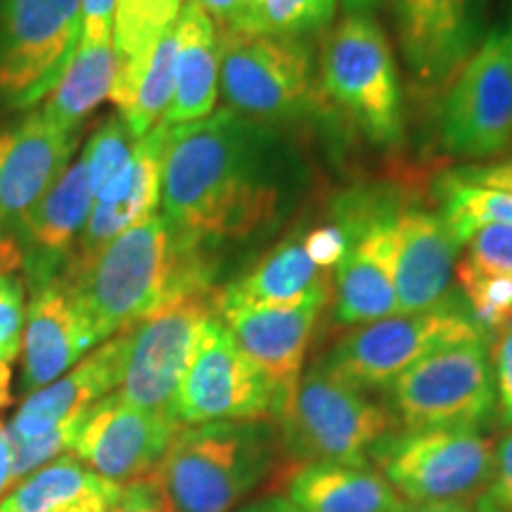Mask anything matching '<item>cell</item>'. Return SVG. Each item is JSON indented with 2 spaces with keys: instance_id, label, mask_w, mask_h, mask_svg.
Returning a JSON list of instances; mask_svg holds the SVG:
<instances>
[{
  "instance_id": "obj_33",
  "label": "cell",
  "mask_w": 512,
  "mask_h": 512,
  "mask_svg": "<svg viewBox=\"0 0 512 512\" xmlns=\"http://www.w3.org/2000/svg\"><path fill=\"white\" fill-rule=\"evenodd\" d=\"M136 143L138 140L133 138L131 131H128L121 114L105 119V124L98 126V131L93 133L91 140L83 147L81 155L83 162L88 166V178H91V188L95 197H98L100 192L124 171Z\"/></svg>"
},
{
  "instance_id": "obj_14",
  "label": "cell",
  "mask_w": 512,
  "mask_h": 512,
  "mask_svg": "<svg viewBox=\"0 0 512 512\" xmlns=\"http://www.w3.org/2000/svg\"><path fill=\"white\" fill-rule=\"evenodd\" d=\"M330 290L328 280L304 299L287 306L228 304L216 299V313L235 337L242 354L271 382L285 403L302 377L313 328L328 304Z\"/></svg>"
},
{
  "instance_id": "obj_46",
  "label": "cell",
  "mask_w": 512,
  "mask_h": 512,
  "mask_svg": "<svg viewBox=\"0 0 512 512\" xmlns=\"http://www.w3.org/2000/svg\"><path fill=\"white\" fill-rule=\"evenodd\" d=\"M12 401V370L0 363V411L8 408Z\"/></svg>"
},
{
  "instance_id": "obj_4",
  "label": "cell",
  "mask_w": 512,
  "mask_h": 512,
  "mask_svg": "<svg viewBox=\"0 0 512 512\" xmlns=\"http://www.w3.org/2000/svg\"><path fill=\"white\" fill-rule=\"evenodd\" d=\"M280 448L290 465H370L375 451L396 434L392 411L316 363L302 373L280 413Z\"/></svg>"
},
{
  "instance_id": "obj_37",
  "label": "cell",
  "mask_w": 512,
  "mask_h": 512,
  "mask_svg": "<svg viewBox=\"0 0 512 512\" xmlns=\"http://www.w3.org/2000/svg\"><path fill=\"white\" fill-rule=\"evenodd\" d=\"M219 34L268 36L259 0H197Z\"/></svg>"
},
{
  "instance_id": "obj_7",
  "label": "cell",
  "mask_w": 512,
  "mask_h": 512,
  "mask_svg": "<svg viewBox=\"0 0 512 512\" xmlns=\"http://www.w3.org/2000/svg\"><path fill=\"white\" fill-rule=\"evenodd\" d=\"M214 316L216 292L202 285L174 294L128 328L126 366L117 389L121 399L140 411L176 420L178 387L204 325Z\"/></svg>"
},
{
  "instance_id": "obj_30",
  "label": "cell",
  "mask_w": 512,
  "mask_h": 512,
  "mask_svg": "<svg viewBox=\"0 0 512 512\" xmlns=\"http://www.w3.org/2000/svg\"><path fill=\"white\" fill-rule=\"evenodd\" d=\"M174 64L176 24L159 36L143 74L138 76L136 86L128 95L124 110H119L121 119L126 121L128 131L133 133L136 140L147 136L157 124H162L171 98H174Z\"/></svg>"
},
{
  "instance_id": "obj_26",
  "label": "cell",
  "mask_w": 512,
  "mask_h": 512,
  "mask_svg": "<svg viewBox=\"0 0 512 512\" xmlns=\"http://www.w3.org/2000/svg\"><path fill=\"white\" fill-rule=\"evenodd\" d=\"M121 498L124 486L76 456H60L12 486L0 498V512H112Z\"/></svg>"
},
{
  "instance_id": "obj_2",
  "label": "cell",
  "mask_w": 512,
  "mask_h": 512,
  "mask_svg": "<svg viewBox=\"0 0 512 512\" xmlns=\"http://www.w3.org/2000/svg\"><path fill=\"white\" fill-rule=\"evenodd\" d=\"M64 275L72 280L102 342L133 328L174 294L211 285L204 254L185 247L159 211L124 230L83 264L69 261Z\"/></svg>"
},
{
  "instance_id": "obj_6",
  "label": "cell",
  "mask_w": 512,
  "mask_h": 512,
  "mask_svg": "<svg viewBox=\"0 0 512 512\" xmlns=\"http://www.w3.org/2000/svg\"><path fill=\"white\" fill-rule=\"evenodd\" d=\"M320 83L377 145L401 140V86L387 36L370 15H347L320 50Z\"/></svg>"
},
{
  "instance_id": "obj_27",
  "label": "cell",
  "mask_w": 512,
  "mask_h": 512,
  "mask_svg": "<svg viewBox=\"0 0 512 512\" xmlns=\"http://www.w3.org/2000/svg\"><path fill=\"white\" fill-rule=\"evenodd\" d=\"M328 271L316 266L304 240H285L273 247L252 271L216 292L219 302L249 306H287L328 283Z\"/></svg>"
},
{
  "instance_id": "obj_41",
  "label": "cell",
  "mask_w": 512,
  "mask_h": 512,
  "mask_svg": "<svg viewBox=\"0 0 512 512\" xmlns=\"http://www.w3.org/2000/svg\"><path fill=\"white\" fill-rule=\"evenodd\" d=\"M456 181L479 185V188H491L510 192L512 195V159H505V162H494V164H470L463 166V169L448 174Z\"/></svg>"
},
{
  "instance_id": "obj_15",
  "label": "cell",
  "mask_w": 512,
  "mask_h": 512,
  "mask_svg": "<svg viewBox=\"0 0 512 512\" xmlns=\"http://www.w3.org/2000/svg\"><path fill=\"white\" fill-rule=\"evenodd\" d=\"M181 427L164 415L140 411L114 392L86 413L72 453L93 472L126 486L155 470Z\"/></svg>"
},
{
  "instance_id": "obj_22",
  "label": "cell",
  "mask_w": 512,
  "mask_h": 512,
  "mask_svg": "<svg viewBox=\"0 0 512 512\" xmlns=\"http://www.w3.org/2000/svg\"><path fill=\"white\" fill-rule=\"evenodd\" d=\"M482 0H394L396 31L411 72L444 81L467 60Z\"/></svg>"
},
{
  "instance_id": "obj_5",
  "label": "cell",
  "mask_w": 512,
  "mask_h": 512,
  "mask_svg": "<svg viewBox=\"0 0 512 512\" xmlns=\"http://www.w3.org/2000/svg\"><path fill=\"white\" fill-rule=\"evenodd\" d=\"M396 425L406 432L479 430L496 420L489 339L432 351L387 387Z\"/></svg>"
},
{
  "instance_id": "obj_36",
  "label": "cell",
  "mask_w": 512,
  "mask_h": 512,
  "mask_svg": "<svg viewBox=\"0 0 512 512\" xmlns=\"http://www.w3.org/2000/svg\"><path fill=\"white\" fill-rule=\"evenodd\" d=\"M463 264L477 271L512 275V226L486 223L479 226L465 242Z\"/></svg>"
},
{
  "instance_id": "obj_1",
  "label": "cell",
  "mask_w": 512,
  "mask_h": 512,
  "mask_svg": "<svg viewBox=\"0 0 512 512\" xmlns=\"http://www.w3.org/2000/svg\"><path fill=\"white\" fill-rule=\"evenodd\" d=\"M252 128L230 110L171 126L162 169V216L190 249L245 238L268 221L273 190L254 178Z\"/></svg>"
},
{
  "instance_id": "obj_16",
  "label": "cell",
  "mask_w": 512,
  "mask_h": 512,
  "mask_svg": "<svg viewBox=\"0 0 512 512\" xmlns=\"http://www.w3.org/2000/svg\"><path fill=\"white\" fill-rule=\"evenodd\" d=\"M102 344L91 316L83 309L72 280L64 275L31 292L22 337L24 396L55 382L83 356Z\"/></svg>"
},
{
  "instance_id": "obj_13",
  "label": "cell",
  "mask_w": 512,
  "mask_h": 512,
  "mask_svg": "<svg viewBox=\"0 0 512 512\" xmlns=\"http://www.w3.org/2000/svg\"><path fill=\"white\" fill-rule=\"evenodd\" d=\"M446 150L489 159L512 145V64L503 36H489L460 67L441 110Z\"/></svg>"
},
{
  "instance_id": "obj_17",
  "label": "cell",
  "mask_w": 512,
  "mask_h": 512,
  "mask_svg": "<svg viewBox=\"0 0 512 512\" xmlns=\"http://www.w3.org/2000/svg\"><path fill=\"white\" fill-rule=\"evenodd\" d=\"M93 204L88 166L79 157L17 223L10 242L17 247L31 292L48 285L72 261Z\"/></svg>"
},
{
  "instance_id": "obj_45",
  "label": "cell",
  "mask_w": 512,
  "mask_h": 512,
  "mask_svg": "<svg viewBox=\"0 0 512 512\" xmlns=\"http://www.w3.org/2000/svg\"><path fill=\"white\" fill-rule=\"evenodd\" d=\"M112 512H162V510H157L155 505L145 503L143 498H138L131 489H128V486H124V498H121V503Z\"/></svg>"
},
{
  "instance_id": "obj_42",
  "label": "cell",
  "mask_w": 512,
  "mask_h": 512,
  "mask_svg": "<svg viewBox=\"0 0 512 512\" xmlns=\"http://www.w3.org/2000/svg\"><path fill=\"white\" fill-rule=\"evenodd\" d=\"M12 458H15V451H12L8 425L0 420V496H3L12 484Z\"/></svg>"
},
{
  "instance_id": "obj_18",
  "label": "cell",
  "mask_w": 512,
  "mask_h": 512,
  "mask_svg": "<svg viewBox=\"0 0 512 512\" xmlns=\"http://www.w3.org/2000/svg\"><path fill=\"white\" fill-rule=\"evenodd\" d=\"M76 143L79 133L57 131L41 112L0 128V245L10 242L22 216L53 188Z\"/></svg>"
},
{
  "instance_id": "obj_39",
  "label": "cell",
  "mask_w": 512,
  "mask_h": 512,
  "mask_svg": "<svg viewBox=\"0 0 512 512\" xmlns=\"http://www.w3.org/2000/svg\"><path fill=\"white\" fill-rule=\"evenodd\" d=\"M484 494L501 510L512 512V427L494 446V472Z\"/></svg>"
},
{
  "instance_id": "obj_23",
  "label": "cell",
  "mask_w": 512,
  "mask_h": 512,
  "mask_svg": "<svg viewBox=\"0 0 512 512\" xmlns=\"http://www.w3.org/2000/svg\"><path fill=\"white\" fill-rule=\"evenodd\" d=\"M458 249L441 216L422 209L396 216L394 290L399 313L430 311L446 302Z\"/></svg>"
},
{
  "instance_id": "obj_8",
  "label": "cell",
  "mask_w": 512,
  "mask_h": 512,
  "mask_svg": "<svg viewBox=\"0 0 512 512\" xmlns=\"http://www.w3.org/2000/svg\"><path fill=\"white\" fill-rule=\"evenodd\" d=\"M494 446L479 430H403L373 463L406 503H475L491 482Z\"/></svg>"
},
{
  "instance_id": "obj_25",
  "label": "cell",
  "mask_w": 512,
  "mask_h": 512,
  "mask_svg": "<svg viewBox=\"0 0 512 512\" xmlns=\"http://www.w3.org/2000/svg\"><path fill=\"white\" fill-rule=\"evenodd\" d=\"M285 498L302 512H394L403 498L373 465H290Z\"/></svg>"
},
{
  "instance_id": "obj_31",
  "label": "cell",
  "mask_w": 512,
  "mask_h": 512,
  "mask_svg": "<svg viewBox=\"0 0 512 512\" xmlns=\"http://www.w3.org/2000/svg\"><path fill=\"white\" fill-rule=\"evenodd\" d=\"M441 190V219L460 247L479 226L501 223L512 226V195L510 192L479 188L456 178L444 176L439 181Z\"/></svg>"
},
{
  "instance_id": "obj_9",
  "label": "cell",
  "mask_w": 512,
  "mask_h": 512,
  "mask_svg": "<svg viewBox=\"0 0 512 512\" xmlns=\"http://www.w3.org/2000/svg\"><path fill=\"white\" fill-rule=\"evenodd\" d=\"M489 339L458 304L358 325L332 347L323 366L356 389H387L403 370L453 344Z\"/></svg>"
},
{
  "instance_id": "obj_48",
  "label": "cell",
  "mask_w": 512,
  "mask_h": 512,
  "mask_svg": "<svg viewBox=\"0 0 512 512\" xmlns=\"http://www.w3.org/2000/svg\"><path fill=\"white\" fill-rule=\"evenodd\" d=\"M475 512H505V510L498 508V505L491 503L489 496L482 494V496H479L477 501H475Z\"/></svg>"
},
{
  "instance_id": "obj_28",
  "label": "cell",
  "mask_w": 512,
  "mask_h": 512,
  "mask_svg": "<svg viewBox=\"0 0 512 512\" xmlns=\"http://www.w3.org/2000/svg\"><path fill=\"white\" fill-rule=\"evenodd\" d=\"M114 76H117V53L112 43L79 41L62 79L46 95L41 110L43 119L69 136L79 133L88 114L102 100H110Z\"/></svg>"
},
{
  "instance_id": "obj_19",
  "label": "cell",
  "mask_w": 512,
  "mask_h": 512,
  "mask_svg": "<svg viewBox=\"0 0 512 512\" xmlns=\"http://www.w3.org/2000/svg\"><path fill=\"white\" fill-rule=\"evenodd\" d=\"M169 133L171 126L157 124L147 136L140 138L124 171L95 197L86 228L76 242L74 264L88 261L124 230L157 214L162 200V169Z\"/></svg>"
},
{
  "instance_id": "obj_38",
  "label": "cell",
  "mask_w": 512,
  "mask_h": 512,
  "mask_svg": "<svg viewBox=\"0 0 512 512\" xmlns=\"http://www.w3.org/2000/svg\"><path fill=\"white\" fill-rule=\"evenodd\" d=\"M491 373L496 387V420L503 427H512V323L498 332L491 347Z\"/></svg>"
},
{
  "instance_id": "obj_34",
  "label": "cell",
  "mask_w": 512,
  "mask_h": 512,
  "mask_svg": "<svg viewBox=\"0 0 512 512\" xmlns=\"http://www.w3.org/2000/svg\"><path fill=\"white\" fill-rule=\"evenodd\" d=\"M268 36L297 38L320 29L335 15L337 0H259Z\"/></svg>"
},
{
  "instance_id": "obj_35",
  "label": "cell",
  "mask_w": 512,
  "mask_h": 512,
  "mask_svg": "<svg viewBox=\"0 0 512 512\" xmlns=\"http://www.w3.org/2000/svg\"><path fill=\"white\" fill-rule=\"evenodd\" d=\"M27 323V285L15 271L0 273V363L10 366L22 349Z\"/></svg>"
},
{
  "instance_id": "obj_11",
  "label": "cell",
  "mask_w": 512,
  "mask_h": 512,
  "mask_svg": "<svg viewBox=\"0 0 512 512\" xmlns=\"http://www.w3.org/2000/svg\"><path fill=\"white\" fill-rule=\"evenodd\" d=\"M285 401L256 370L216 313L204 325L176 396L183 427L280 418Z\"/></svg>"
},
{
  "instance_id": "obj_29",
  "label": "cell",
  "mask_w": 512,
  "mask_h": 512,
  "mask_svg": "<svg viewBox=\"0 0 512 512\" xmlns=\"http://www.w3.org/2000/svg\"><path fill=\"white\" fill-rule=\"evenodd\" d=\"M183 5L185 0H117L112 27L117 76H114L110 100L119 110H124L159 36L174 27Z\"/></svg>"
},
{
  "instance_id": "obj_47",
  "label": "cell",
  "mask_w": 512,
  "mask_h": 512,
  "mask_svg": "<svg viewBox=\"0 0 512 512\" xmlns=\"http://www.w3.org/2000/svg\"><path fill=\"white\" fill-rule=\"evenodd\" d=\"M344 3V10L349 12V15H368L370 10L377 8V5L382 3V0H342Z\"/></svg>"
},
{
  "instance_id": "obj_44",
  "label": "cell",
  "mask_w": 512,
  "mask_h": 512,
  "mask_svg": "<svg viewBox=\"0 0 512 512\" xmlns=\"http://www.w3.org/2000/svg\"><path fill=\"white\" fill-rule=\"evenodd\" d=\"M238 512H302L299 508L287 501L285 496H266L259 498V501L242 505Z\"/></svg>"
},
{
  "instance_id": "obj_40",
  "label": "cell",
  "mask_w": 512,
  "mask_h": 512,
  "mask_svg": "<svg viewBox=\"0 0 512 512\" xmlns=\"http://www.w3.org/2000/svg\"><path fill=\"white\" fill-rule=\"evenodd\" d=\"M117 0H81V43H112Z\"/></svg>"
},
{
  "instance_id": "obj_32",
  "label": "cell",
  "mask_w": 512,
  "mask_h": 512,
  "mask_svg": "<svg viewBox=\"0 0 512 512\" xmlns=\"http://www.w3.org/2000/svg\"><path fill=\"white\" fill-rule=\"evenodd\" d=\"M467 311L486 337L498 335L512 323V275L477 271L467 264L456 266Z\"/></svg>"
},
{
  "instance_id": "obj_10",
  "label": "cell",
  "mask_w": 512,
  "mask_h": 512,
  "mask_svg": "<svg viewBox=\"0 0 512 512\" xmlns=\"http://www.w3.org/2000/svg\"><path fill=\"white\" fill-rule=\"evenodd\" d=\"M81 38V0H0V107L46 100Z\"/></svg>"
},
{
  "instance_id": "obj_21",
  "label": "cell",
  "mask_w": 512,
  "mask_h": 512,
  "mask_svg": "<svg viewBox=\"0 0 512 512\" xmlns=\"http://www.w3.org/2000/svg\"><path fill=\"white\" fill-rule=\"evenodd\" d=\"M396 216L370 214L335 266V318L342 325H368L396 316L394 290Z\"/></svg>"
},
{
  "instance_id": "obj_24",
  "label": "cell",
  "mask_w": 512,
  "mask_h": 512,
  "mask_svg": "<svg viewBox=\"0 0 512 512\" xmlns=\"http://www.w3.org/2000/svg\"><path fill=\"white\" fill-rule=\"evenodd\" d=\"M219 62V29L197 0H185L176 19L174 98L162 124H192L214 112L219 98Z\"/></svg>"
},
{
  "instance_id": "obj_3",
  "label": "cell",
  "mask_w": 512,
  "mask_h": 512,
  "mask_svg": "<svg viewBox=\"0 0 512 512\" xmlns=\"http://www.w3.org/2000/svg\"><path fill=\"white\" fill-rule=\"evenodd\" d=\"M264 420L181 427L155 470L126 484L162 512H233L275 470Z\"/></svg>"
},
{
  "instance_id": "obj_43",
  "label": "cell",
  "mask_w": 512,
  "mask_h": 512,
  "mask_svg": "<svg viewBox=\"0 0 512 512\" xmlns=\"http://www.w3.org/2000/svg\"><path fill=\"white\" fill-rule=\"evenodd\" d=\"M394 512H475V503H406Z\"/></svg>"
},
{
  "instance_id": "obj_12",
  "label": "cell",
  "mask_w": 512,
  "mask_h": 512,
  "mask_svg": "<svg viewBox=\"0 0 512 512\" xmlns=\"http://www.w3.org/2000/svg\"><path fill=\"white\" fill-rule=\"evenodd\" d=\"M219 91L242 119L283 121L311 107V57L299 38L219 34Z\"/></svg>"
},
{
  "instance_id": "obj_20",
  "label": "cell",
  "mask_w": 512,
  "mask_h": 512,
  "mask_svg": "<svg viewBox=\"0 0 512 512\" xmlns=\"http://www.w3.org/2000/svg\"><path fill=\"white\" fill-rule=\"evenodd\" d=\"M126 351L128 330L102 342L55 382L27 394L8 425L10 439L27 441L43 437L57 425L79 418L105 396L117 392L124 377Z\"/></svg>"
},
{
  "instance_id": "obj_49",
  "label": "cell",
  "mask_w": 512,
  "mask_h": 512,
  "mask_svg": "<svg viewBox=\"0 0 512 512\" xmlns=\"http://www.w3.org/2000/svg\"><path fill=\"white\" fill-rule=\"evenodd\" d=\"M503 46H505V53H508V60L512 64V27L508 29V34L503 36Z\"/></svg>"
}]
</instances>
